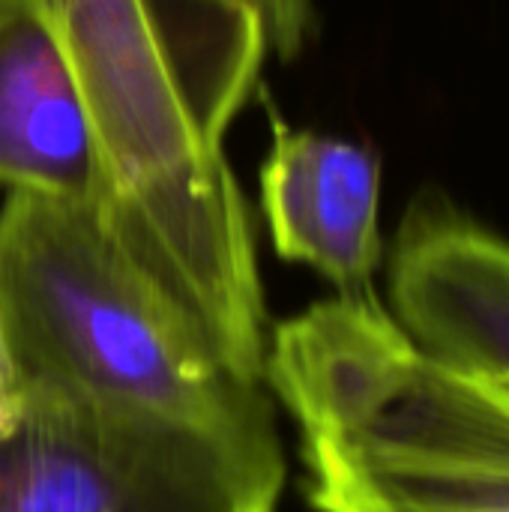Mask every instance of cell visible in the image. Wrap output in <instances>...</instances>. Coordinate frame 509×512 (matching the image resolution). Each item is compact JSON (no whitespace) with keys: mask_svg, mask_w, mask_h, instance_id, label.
<instances>
[{"mask_svg":"<svg viewBox=\"0 0 509 512\" xmlns=\"http://www.w3.org/2000/svg\"><path fill=\"white\" fill-rule=\"evenodd\" d=\"M216 3L243 9L252 18H258L267 39V51L270 57L279 60L297 57L315 27L312 0H216Z\"/></svg>","mask_w":509,"mask_h":512,"instance_id":"cell-8","label":"cell"},{"mask_svg":"<svg viewBox=\"0 0 509 512\" xmlns=\"http://www.w3.org/2000/svg\"><path fill=\"white\" fill-rule=\"evenodd\" d=\"M18 405H21V384H18V375L12 369V360L0 333V432H6L15 423Z\"/></svg>","mask_w":509,"mask_h":512,"instance_id":"cell-9","label":"cell"},{"mask_svg":"<svg viewBox=\"0 0 509 512\" xmlns=\"http://www.w3.org/2000/svg\"><path fill=\"white\" fill-rule=\"evenodd\" d=\"M264 384L318 512H509V402L423 354L375 291L279 321Z\"/></svg>","mask_w":509,"mask_h":512,"instance_id":"cell-2","label":"cell"},{"mask_svg":"<svg viewBox=\"0 0 509 512\" xmlns=\"http://www.w3.org/2000/svg\"><path fill=\"white\" fill-rule=\"evenodd\" d=\"M390 315L441 366L509 402V240L420 192L390 252Z\"/></svg>","mask_w":509,"mask_h":512,"instance_id":"cell-5","label":"cell"},{"mask_svg":"<svg viewBox=\"0 0 509 512\" xmlns=\"http://www.w3.org/2000/svg\"><path fill=\"white\" fill-rule=\"evenodd\" d=\"M273 408L189 420L21 387L0 432V512H276Z\"/></svg>","mask_w":509,"mask_h":512,"instance_id":"cell-4","label":"cell"},{"mask_svg":"<svg viewBox=\"0 0 509 512\" xmlns=\"http://www.w3.org/2000/svg\"><path fill=\"white\" fill-rule=\"evenodd\" d=\"M0 186L93 207L102 195L84 99L36 0H0Z\"/></svg>","mask_w":509,"mask_h":512,"instance_id":"cell-7","label":"cell"},{"mask_svg":"<svg viewBox=\"0 0 509 512\" xmlns=\"http://www.w3.org/2000/svg\"><path fill=\"white\" fill-rule=\"evenodd\" d=\"M0 333L21 387L189 420L273 408L153 294L93 204L6 192Z\"/></svg>","mask_w":509,"mask_h":512,"instance_id":"cell-3","label":"cell"},{"mask_svg":"<svg viewBox=\"0 0 509 512\" xmlns=\"http://www.w3.org/2000/svg\"><path fill=\"white\" fill-rule=\"evenodd\" d=\"M75 75L102 165L96 213L126 261L243 381L264 384L252 210L225 135L270 57L216 0H36Z\"/></svg>","mask_w":509,"mask_h":512,"instance_id":"cell-1","label":"cell"},{"mask_svg":"<svg viewBox=\"0 0 509 512\" xmlns=\"http://www.w3.org/2000/svg\"><path fill=\"white\" fill-rule=\"evenodd\" d=\"M258 201L282 261L321 273L336 294H372L381 264V162L354 141L270 114Z\"/></svg>","mask_w":509,"mask_h":512,"instance_id":"cell-6","label":"cell"}]
</instances>
